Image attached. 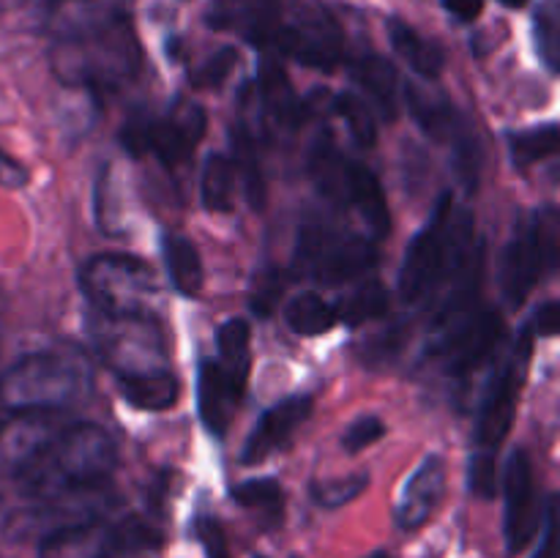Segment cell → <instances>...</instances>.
Listing matches in <instances>:
<instances>
[{
    "mask_svg": "<svg viewBox=\"0 0 560 558\" xmlns=\"http://www.w3.org/2000/svg\"><path fill=\"white\" fill-rule=\"evenodd\" d=\"M69 20L52 44V71L63 85L102 93L126 85L142 69V47L118 3L58 5Z\"/></svg>",
    "mask_w": 560,
    "mask_h": 558,
    "instance_id": "1",
    "label": "cell"
},
{
    "mask_svg": "<svg viewBox=\"0 0 560 558\" xmlns=\"http://www.w3.org/2000/svg\"><path fill=\"white\" fill-rule=\"evenodd\" d=\"M118 468V443L93 421H77L31 449L16 468V479L36 501L58 503L69 496L102 490Z\"/></svg>",
    "mask_w": 560,
    "mask_h": 558,
    "instance_id": "2",
    "label": "cell"
},
{
    "mask_svg": "<svg viewBox=\"0 0 560 558\" xmlns=\"http://www.w3.org/2000/svg\"><path fill=\"white\" fill-rule=\"evenodd\" d=\"M481 249H474V217L452 191L432 206L424 228L413 235L399 268V295L405 304H424L446 290Z\"/></svg>",
    "mask_w": 560,
    "mask_h": 558,
    "instance_id": "3",
    "label": "cell"
},
{
    "mask_svg": "<svg viewBox=\"0 0 560 558\" xmlns=\"http://www.w3.org/2000/svg\"><path fill=\"white\" fill-rule=\"evenodd\" d=\"M88 388L80 359L58 350L22 356L0 375V405L11 414H49L74 405Z\"/></svg>",
    "mask_w": 560,
    "mask_h": 558,
    "instance_id": "4",
    "label": "cell"
},
{
    "mask_svg": "<svg viewBox=\"0 0 560 558\" xmlns=\"http://www.w3.org/2000/svg\"><path fill=\"white\" fill-rule=\"evenodd\" d=\"M430 323L427 356L441 361L443 370L454 377H465L479 370L495 356L498 345L506 337L501 312L487 310L479 299L438 306Z\"/></svg>",
    "mask_w": 560,
    "mask_h": 558,
    "instance_id": "5",
    "label": "cell"
},
{
    "mask_svg": "<svg viewBox=\"0 0 560 558\" xmlns=\"http://www.w3.org/2000/svg\"><path fill=\"white\" fill-rule=\"evenodd\" d=\"M377 244L372 235L342 233L328 219L306 213L295 241V274L323 284L355 282L377 266Z\"/></svg>",
    "mask_w": 560,
    "mask_h": 558,
    "instance_id": "6",
    "label": "cell"
},
{
    "mask_svg": "<svg viewBox=\"0 0 560 558\" xmlns=\"http://www.w3.org/2000/svg\"><path fill=\"white\" fill-rule=\"evenodd\" d=\"M208 129L202 104L175 98L162 115L135 109L120 129V142L131 156H156L167 170H178L195 156Z\"/></svg>",
    "mask_w": 560,
    "mask_h": 558,
    "instance_id": "7",
    "label": "cell"
},
{
    "mask_svg": "<svg viewBox=\"0 0 560 558\" xmlns=\"http://www.w3.org/2000/svg\"><path fill=\"white\" fill-rule=\"evenodd\" d=\"M402 93L419 129L432 142L448 148V162L457 175V184L463 186L465 195H474L481 178V146L470 120L443 93H432L416 82H408Z\"/></svg>",
    "mask_w": 560,
    "mask_h": 558,
    "instance_id": "8",
    "label": "cell"
},
{
    "mask_svg": "<svg viewBox=\"0 0 560 558\" xmlns=\"http://www.w3.org/2000/svg\"><path fill=\"white\" fill-rule=\"evenodd\" d=\"M560 260V213L552 206L539 208L517 228L503 249L501 288L512 306H520L545 277L556 274Z\"/></svg>",
    "mask_w": 560,
    "mask_h": 558,
    "instance_id": "9",
    "label": "cell"
},
{
    "mask_svg": "<svg viewBox=\"0 0 560 558\" xmlns=\"http://www.w3.org/2000/svg\"><path fill=\"white\" fill-rule=\"evenodd\" d=\"M80 290L98 315H137L148 312L156 274L142 257L104 252L82 263Z\"/></svg>",
    "mask_w": 560,
    "mask_h": 558,
    "instance_id": "10",
    "label": "cell"
},
{
    "mask_svg": "<svg viewBox=\"0 0 560 558\" xmlns=\"http://www.w3.org/2000/svg\"><path fill=\"white\" fill-rule=\"evenodd\" d=\"M91 332L98 359L118 377L170 370L162 323L151 312H137V315H98Z\"/></svg>",
    "mask_w": 560,
    "mask_h": 558,
    "instance_id": "11",
    "label": "cell"
},
{
    "mask_svg": "<svg viewBox=\"0 0 560 558\" xmlns=\"http://www.w3.org/2000/svg\"><path fill=\"white\" fill-rule=\"evenodd\" d=\"M271 53L288 55L317 71H334L345 55L337 16L320 0H284Z\"/></svg>",
    "mask_w": 560,
    "mask_h": 558,
    "instance_id": "12",
    "label": "cell"
},
{
    "mask_svg": "<svg viewBox=\"0 0 560 558\" xmlns=\"http://www.w3.org/2000/svg\"><path fill=\"white\" fill-rule=\"evenodd\" d=\"M530 350H534V339L528 334H520V342L503 356L498 370L487 381L474 425V454H479V457L498 460V449L512 432L520 388H523L525 372H528Z\"/></svg>",
    "mask_w": 560,
    "mask_h": 558,
    "instance_id": "13",
    "label": "cell"
},
{
    "mask_svg": "<svg viewBox=\"0 0 560 558\" xmlns=\"http://www.w3.org/2000/svg\"><path fill=\"white\" fill-rule=\"evenodd\" d=\"M503 498H506V512H503L506 547L509 553H523L541 525L534 463H530L525 449H517L509 457L506 474H503Z\"/></svg>",
    "mask_w": 560,
    "mask_h": 558,
    "instance_id": "14",
    "label": "cell"
},
{
    "mask_svg": "<svg viewBox=\"0 0 560 558\" xmlns=\"http://www.w3.org/2000/svg\"><path fill=\"white\" fill-rule=\"evenodd\" d=\"M312 410H315V399L310 394H290V397L279 399L271 408L262 410V416L246 438L244 449H241V463L257 465L282 446H288L295 432L310 419Z\"/></svg>",
    "mask_w": 560,
    "mask_h": 558,
    "instance_id": "15",
    "label": "cell"
},
{
    "mask_svg": "<svg viewBox=\"0 0 560 558\" xmlns=\"http://www.w3.org/2000/svg\"><path fill=\"white\" fill-rule=\"evenodd\" d=\"M446 496V460L441 454H427L419 468L408 476L397 503V525L416 531L430 523L432 514Z\"/></svg>",
    "mask_w": 560,
    "mask_h": 558,
    "instance_id": "16",
    "label": "cell"
},
{
    "mask_svg": "<svg viewBox=\"0 0 560 558\" xmlns=\"http://www.w3.org/2000/svg\"><path fill=\"white\" fill-rule=\"evenodd\" d=\"M282 9L284 0H217L208 22L219 31H238L255 47L271 49Z\"/></svg>",
    "mask_w": 560,
    "mask_h": 558,
    "instance_id": "17",
    "label": "cell"
},
{
    "mask_svg": "<svg viewBox=\"0 0 560 558\" xmlns=\"http://www.w3.org/2000/svg\"><path fill=\"white\" fill-rule=\"evenodd\" d=\"M257 98H260V109L266 115L268 129L277 131H293L304 120V104H301L299 93H295L293 82H290L288 71L282 63L266 58L257 71Z\"/></svg>",
    "mask_w": 560,
    "mask_h": 558,
    "instance_id": "18",
    "label": "cell"
},
{
    "mask_svg": "<svg viewBox=\"0 0 560 558\" xmlns=\"http://www.w3.org/2000/svg\"><path fill=\"white\" fill-rule=\"evenodd\" d=\"M113 536V523L82 518L52 528L38 542V558H104Z\"/></svg>",
    "mask_w": 560,
    "mask_h": 558,
    "instance_id": "19",
    "label": "cell"
},
{
    "mask_svg": "<svg viewBox=\"0 0 560 558\" xmlns=\"http://www.w3.org/2000/svg\"><path fill=\"white\" fill-rule=\"evenodd\" d=\"M238 403L241 392L228 381L217 359H202L197 367V410H200L202 427L213 438H224Z\"/></svg>",
    "mask_w": 560,
    "mask_h": 558,
    "instance_id": "20",
    "label": "cell"
},
{
    "mask_svg": "<svg viewBox=\"0 0 560 558\" xmlns=\"http://www.w3.org/2000/svg\"><path fill=\"white\" fill-rule=\"evenodd\" d=\"M350 170H353V159L342 153V148L328 131H320L312 142L310 156H306V173H310L320 197H326L331 206L348 208Z\"/></svg>",
    "mask_w": 560,
    "mask_h": 558,
    "instance_id": "21",
    "label": "cell"
},
{
    "mask_svg": "<svg viewBox=\"0 0 560 558\" xmlns=\"http://www.w3.org/2000/svg\"><path fill=\"white\" fill-rule=\"evenodd\" d=\"M350 77L359 85V96L372 107V113L383 120L397 118L399 107V74L397 66L383 55L366 53L350 63Z\"/></svg>",
    "mask_w": 560,
    "mask_h": 558,
    "instance_id": "22",
    "label": "cell"
},
{
    "mask_svg": "<svg viewBox=\"0 0 560 558\" xmlns=\"http://www.w3.org/2000/svg\"><path fill=\"white\" fill-rule=\"evenodd\" d=\"M348 208H353V211L359 213L361 222L370 228L372 239H386L388 230H392V213H388L386 191H383L377 175L361 162H353V170H350Z\"/></svg>",
    "mask_w": 560,
    "mask_h": 558,
    "instance_id": "23",
    "label": "cell"
},
{
    "mask_svg": "<svg viewBox=\"0 0 560 558\" xmlns=\"http://www.w3.org/2000/svg\"><path fill=\"white\" fill-rule=\"evenodd\" d=\"M388 42L394 53L424 80H438L446 69V53L438 42L421 36L413 25L402 20H388Z\"/></svg>",
    "mask_w": 560,
    "mask_h": 558,
    "instance_id": "24",
    "label": "cell"
},
{
    "mask_svg": "<svg viewBox=\"0 0 560 558\" xmlns=\"http://www.w3.org/2000/svg\"><path fill=\"white\" fill-rule=\"evenodd\" d=\"M217 364L228 381L244 394L252 372V326L244 317H230L217 328Z\"/></svg>",
    "mask_w": 560,
    "mask_h": 558,
    "instance_id": "25",
    "label": "cell"
},
{
    "mask_svg": "<svg viewBox=\"0 0 560 558\" xmlns=\"http://www.w3.org/2000/svg\"><path fill=\"white\" fill-rule=\"evenodd\" d=\"M120 397L137 410H151V414H162L170 410L180 397L178 377L170 370L145 372V375H124L118 377Z\"/></svg>",
    "mask_w": 560,
    "mask_h": 558,
    "instance_id": "26",
    "label": "cell"
},
{
    "mask_svg": "<svg viewBox=\"0 0 560 558\" xmlns=\"http://www.w3.org/2000/svg\"><path fill=\"white\" fill-rule=\"evenodd\" d=\"M162 255L170 284H173L180 295H186V299L200 295L202 282H206V271H202V260L197 246L191 244L186 235L167 233L162 239Z\"/></svg>",
    "mask_w": 560,
    "mask_h": 558,
    "instance_id": "27",
    "label": "cell"
},
{
    "mask_svg": "<svg viewBox=\"0 0 560 558\" xmlns=\"http://www.w3.org/2000/svg\"><path fill=\"white\" fill-rule=\"evenodd\" d=\"M164 550V534L142 518H126L113 523V536L104 558H159Z\"/></svg>",
    "mask_w": 560,
    "mask_h": 558,
    "instance_id": "28",
    "label": "cell"
},
{
    "mask_svg": "<svg viewBox=\"0 0 560 558\" xmlns=\"http://www.w3.org/2000/svg\"><path fill=\"white\" fill-rule=\"evenodd\" d=\"M284 323L299 337H320V334L331 332L339 321L331 301L323 299L320 293L306 290V293L293 295L284 304Z\"/></svg>",
    "mask_w": 560,
    "mask_h": 558,
    "instance_id": "29",
    "label": "cell"
},
{
    "mask_svg": "<svg viewBox=\"0 0 560 558\" xmlns=\"http://www.w3.org/2000/svg\"><path fill=\"white\" fill-rule=\"evenodd\" d=\"M230 140H233V159L230 162H233L235 173H241V178H244L246 200H249V206L262 208V202H266V178H262L255 135H252L244 118L235 120V126L230 129Z\"/></svg>",
    "mask_w": 560,
    "mask_h": 558,
    "instance_id": "30",
    "label": "cell"
},
{
    "mask_svg": "<svg viewBox=\"0 0 560 558\" xmlns=\"http://www.w3.org/2000/svg\"><path fill=\"white\" fill-rule=\"evenodd\" d=\"M509 156L517 170H528L534 164L545 162V159L556 156L560 148V126L558 124H541L530 126L523 131H509Z\"/></svg>",
    "mask_w": 560,
    "mask_h": 558,
    "instance_id": "31",
    "label": "cell"
},
{
    "mask_svg": "<svg viewBox=\"0 0 560 558\" xmlns=\"http://www.w3.org/2000/svg\"><path fill=\"white\" fill-rule=\"evenodd\" d=\"M339 323H348V326H361V323L377 321L388 312V290L383 288L377 279H361V284H355L350 293H345L339 299V304H334Z\"/></svg>",
    "mask_w": 560,
    "mask_h": 558,
    "instance_id": "32",
    "label": "cell"
},
{
    "mask_svg": "<svg viewBox=\"0 0 560 558\" xmlns=\"http://www.w3.org/2000/svg\"><path fill=\"white\" fill-rule=\"evenodd\" d=\"M202 208L211 213H230L235 202V167L224 153H211L206 159L200 181Z\"/></svg>",
    "mask_w": 560,
    "mask_h": 558,
    "instance_id": "33",
    "label": "cell"
},
{
    "mask_svg": "<svg viewBox=\"0 0 560 558\" xmlns=\"http://www.w3.org/2000/svg\"><path fill=\"white\" fill-rule=\"evenodd\" d=\"M334 113L342 118V124L348 126L350 137L355 140V146L372 148L377 140V120L372 113L370 104L353 91H345L334 96Z\"/></svg>",
    "mask_w": 560,
    "mask_h": 558,
    "instance_id": "34",
    "label": "cell"
},
{
    "mask_svg": "<svg viewBox=\"0 0 560 558\" xmlns=\"http://www.w3.org/2000/svg\"><path fill=\"white\" fill-rule=\"evenodd\" d=\"M534 42L541 63L556 74L560 69V3L541 0L534 14Z\"/></svg>",
    "mask_w": 560,
    "mask_h": 558,
    "instance_id": "35",
    "label": "cell"
},
{
    "mask_svg": "<svg viewBox=\"0 0 560 558\" xmlns=\"http://www.w3.org/2000/svg\"><path fill=\"white\" fill-rule=\"evenodd\" d=\"M233 501L244 509H257V512H266L271 518H282L284 507V492L282 485L271 476H262V479H249L241 481L230 490Z\"/></svg>",
    "mask_w": 560,
    "mask_h": 558,
    "instance_id": "36",
    "label": "cell"
},
{
    "mask_svg": "<svg viewBox=\"0 0 560 558\" xmlns=\"http://www.w3.org/2000/svg\"><path fill=\"white\" fill-rule=\"evenodd\" d=\"M284 279L277 266H262L252 274V288H249V306L257 317H271L273 310L279 306L282 299Z\"/></svg>",
    "mask_w": 560,
    "mask_h": 558,
    "instance_id": "37",
    "label": "cell"
},
{
    "mask_svg": "<svg viewBox=\"0 0 560 558\" xmlns=\"http://www.w3.org/2000/svg\"><path fill=\"white\" fill-rule=\"evenodd\" d=\"M370 485V476L366 474H353V476H339V479H323L312 485V498L315 503L326 509H339L345 503L355 501L361 492Z\"/></svg>",
    "mask_w": 560,
    "mask_h": 558,
    "instance_id": "38",
    "label": "cell"
},
{
    "mask_svg": "<svg viewBox=\"0 0 560 558\" xmlns=\"http://www.w3.org/2000/svg\"><path fill=\"white\" fill-rule=\"evenodd\" d=\"M383 435H386V425H383L381 416H375V414L359 416L353 425L345 427L342 449L348 454H359V452H364V449H370L372 443L381 441Z\"/></svg>",
    "mask_w": 560,
    "mask_h": 558,
    "instance_id": "39",
    "label": "cell"
},
{
    "mask_svg": "<svg viewBox=\"0 0 560 558\" xmlns=\"http://www.w3.org/2000/svg\"><path fill=\"white\" fill-rule=\"evenodd\" d=\"M235 63H238V53L233 47H222L195 71V85L197 88H219L230 74H233Z\"/></svg>",
    "mask_w": 560,
    "mask_h": 558,
    "instance_id": "40",
    "label": "cell"
},
{
    "mask_svg": "<svg viewBox=\"0 0 560 558\" xmlns=\"http://www.w3.org/2000/svg\"><path fill=\"white\" fill-rule=\"evenodd\" d=\"M195 531H197V539H200L206 558H230L228 534H224L222 523H219L213 514H202V518H197Z\"/></svg>",
    "mask_w": 560,
    "mask_h": 558,
    "instance_id": "41",
    "label": "cell"
},
{
    "mask_svg": "<svg viewBox=\"0 0 560 558\" xmlns=\"http://www.w3.org/2000/svg\"><path fill=\"white\" fill-rule=\"evenodd\" d=\"M558 496L547 498L541 507V539L534 558H558Z\"/></svg>",
    "mask_w": 560,
    "mask_h": 558,
    "instance_id": "42",
    "label": "cell"
},
{
    "mask_svg": "<svg viewBox=\"0 0 560 558\" xmlns=\"http://www.w3.org/2000/svg\"><path fill=\"white\" fill-rule=\"evenodd\" d=\"M558 326H560V304L558 301H545V304H541L539 310L528 317L523 334H528L530 339L556 337Z\"/></svg>",
    "mask_w": 560,
    "mask_h": 558,
    "instance_id": "43",
    "label": "cell"
},
{
    "mask_svg": "<svg viewBox=\"0 0 560 558\" xmlns=\"http://www.w3.org/2000/svg\"><path fill=\"white\" fill-rule=\"evenodd\" d=\"M27 181H31V173H27V167L22 162H16L11 153H5L3 148H0V186L3 189H22V186H27Z\"/></svg>",
    "mask_w": 560,
    "mask_h": 558,
    "instance_id": "44",
    "label": "cell"
},
{
    "mask_svg": "<svg viewBox=\"0 0 560 558\" xmlns=\"http://www.w3.org/2000/svg\"><path fill=\"white\" fill-rule=\"evenodd\" d=\"M443 9L457 16L459 22H474L485 11V0H443Z\"/></svg>",
    "mask_w": 560,
    "mask_h": 558,
    "instance_id": "45",
    "label": "cell"
},
{
    "mask_svg": "<svg viewBox=\"0 0 560 558\" xmlns=\"http://www.w3.org/2000/svg\"><path fill=\"white\" fill-rule=\"evenodd\" d=\"M11 518H14V512H11V509L5 507L3 498H0V534H9V531H11Z\"/></svg>",
    "mask_w": 560,
    "mask_h": 558,
    "instance_id": "46",
    "label": "cell"
},
{
    "mask_svg": "<svg viewBox=\"0 0 560 558\" xmlns=\"http://www.w3.org/2000/svg\"><path fill=\"white\" fill-rule=\"evenodd\" d=\"M503 5H506V9H523L525 3H528V0H501Z\"/></svg>",
    "mask_w": 560,
    "mask_h": 558,
    "instance_id": "47",
    "label": "cell"
},
{
    "mask_svg": "<svg viewBox=\"0 0 560 558\" xmlns=\"http://www.w3.org/2000/svg\"><path fill=\"white\" fill-rule=\"evenodd\" d=\"M22 0H0V11H5V9H14V5H20Z\"/></svg>",
    "mask_w": 560,
    "mask_h": 558,
    "instance_id": "48",
    "label": "cell"
},
{
    "mask_svg": "<svg viewBox=\"0 0 560 558\" xmlns=\"http://www.w3.org/2000/svg\"><path fill=\"white\" fill-rule=\"evenodd\" d=\"M366 558H392V556H388L386 550H375V553H370V556H366Z\"/></svg>",
    "mask_w": 560,
    "mask_h": 558,
    "instance_id": "49",
    "label": "cell"
},
{
    "mask_svg": "<svg viewBox=\"0 0 560 558\" xmlns=\"http://www.w3.org/2000/svg\"><path fill=\"white\" fill-rule=\"evenodd\" d=\"M0 438H3V419H0Z\"/></svg>",
    "mask_w": 560,
    "mask_h": 558,
    "instance_id": "50",
    "label": "cell"
}]
</instances>
